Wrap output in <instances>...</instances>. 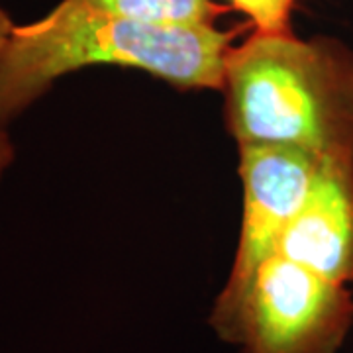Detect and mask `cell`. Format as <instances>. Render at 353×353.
Returning <instances> with one entry per match:
<instances>
[{
    "mask_svg": "<svg viewBox=\"0 0 353 353\" xmlns=\"http://www.w3.org/2000/svg\"><path fill=\"white\" fill-rule=\"evenodd\" d=\"M240 28L163 26L61 0L16 24L0 53V124L41 99L57 79L92 65L145 71L183 90L222 88L228 53Z\"/></svg>",
    "mask_w": 353,
    "mask_h": 353,
    "instance_id": "cell-1",
    "label": "cell"
},
{
    "mask_svg": "<svg viewBox=\"0 0 353 353\" xmlns=\"http://www.w3.org/2000/svg\"><path fill=\"white\" fill-rule=\"evenodd\" d=\"M14 157H16V150H14V143L8 138L4 126L0 124V181L6 173V169L14 163Z\"/></svg>",
    "mask_w": 353,
    "mask_h": 353,
    "instance_id": "cell-8",
    "label": "cell"
},
{
    "mask_svg": "<svg viewBox=\"0 0 353 353\" xmlns=\"http://www.w3.org/2000/svg\"><path fill=\"white\" fill-rule=\"evenodd\" d=\"M220 90L238 148L353 157V50L340 39L253 32L232 46Z\"/></svg>",
    "mask_w": 353,
    "mask_h": 353,
    "instance_id": "cell-2",
    "label": "cell"
},
{
    "mask_svg": "<svg viewBox=\"0 0 353 353\" xmlns=\"http://www.w3.org/2000/svg\"><path fill=\"white\" fill-rule=\"evenodd\" d=\"M318 161L320 157L290 148H240L243 216L238 250L208 316L210 328L222 341L230 340L257 271L279 253L283 234L310 187Z\"/></svg>",
    "mask_w": 353,
    "mask_h": 353,
    "instance_id": "cell-4",
    "label": "cell"
},
{
    "mask_svg": "<svg viewBox=\"0 0 353 353\" xmlns=\"http://www.w3.org/2000/svg\"><path fill=\"white\" fill-rule=\"evenodd\" d=\"M352 326L345 285L275 255L253 279L228 343L240 353H338Z\"/></svg>",
    "mask_w": 353,
    "mask_h": 353,
    "instance_id": "cell-3",
    "label": "cell"
},
{
    "mask_svg": "<svg viewBox=\"0 0 353 353\" xmlns=\"http://www.w3.org/2000/svg\"><path fill=\"white\" fill-rule=\"evenodd\" d=\"M104 12L163 26H216L224 8L214 0H79Z\"/></svg>",
    "mask_w": 353,
    "mask_h": 353,
    "instance_id": "cell-6",
    "label": "cell"
},
{
    "mask_svg": "<svg viewBox=\"0 0 353 353\" xmlns=\"http://www.w3.org/2000/svg\"><path fill=\"white\" fill-rule=\"evenodd\" d=\"M14 26L16 24L12 22V18H10L8 12L0 6V53H2V50L6 48L8 38H10V34H12Z\"/></svg>",
    "mask_w": 353,
    "mask_h": 353,
    "instance_id": "cell-9",
    "label": "cell"
},
{
    "mask_svg": "<svg viewBox=\"0 0 353 353\" xmlns=\"http://www.w3.org/2000/svg\"><path fill=\"white\" fill-rule=\"evenodd\" d=\"M238 12L245 14L253 32L279 34L290 30V14L296 0H228Z\"/></svg>",
    "mask_w": 353,
    "mask_h": 353,
    "instance_id": "cell-7",
    "label": "cell"
},
{
    "mask_svg": "<svg viewBox=\"0 0 353 353\" xmlns=\"http://www.w3.org/2000/svg\"><path fill=\"white\" fill-rule=\"evenodd\" d=\"M277 255L340 285L353 283V157H322Z\"/></svg>",
    "mask_w": 353,
    "mask_h": 353,
    "instance_id": "cell-5",
    "label": "cell"
}]
</instances>
